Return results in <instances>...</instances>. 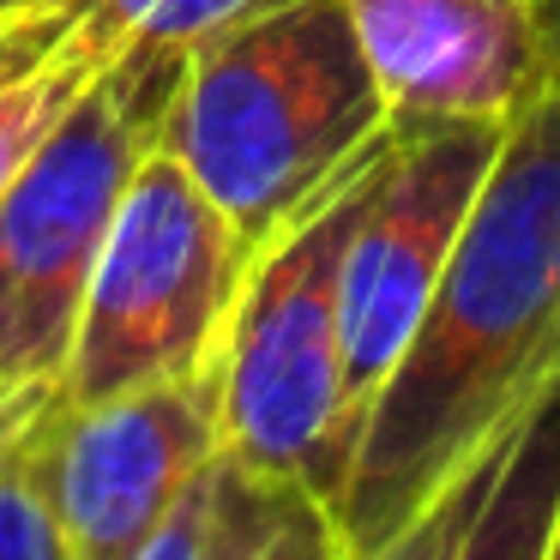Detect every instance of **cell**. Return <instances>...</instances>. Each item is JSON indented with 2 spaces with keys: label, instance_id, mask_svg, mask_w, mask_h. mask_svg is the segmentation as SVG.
<instances>
[{
  "label": "cell",
  "instance_id": "2",
  "mask_svg": "<svg viewBox=\"0 0 560 560\" xmlns=\"http://www.w3.org/2000/svg\"><path fill=\"white\" fill-rule=\"evenodd\" d=\"M386 133L392 115L350 7L295 0L187 55L163 151L266 247Z\"/></svg>",
  "mask_w": 560,
  "mask_h": 560
},
{
  "label": "cell",
  "instance_id": "3",
  "mask_svg": "<svg viewBox=\"0 0 560 560\" xmlns=\"http://www.w3.org/2000/svg\"><path fill=\"white\" fill-rule=\"evenodd\" d=\"M392 139L398 127L380 145H368L290 230L254 254L218 350L223 452L259 476L307 488L326 512L343 500V482H350L338 326L343 254L392 158Z\"/></svg>",
  "mask_w": 560,
  "mask_h": 560
},
{
  "label": "cell",
  "instance_id": "7",
  "mask_svg": "<svg viewBox=\"0 0 560 560\" xmlns=\"http://www.w3.org/2000/svg\"><path fill=\"white\" fill-rule=\"evenodd\" d=\"M218 452V362L97 404L55 398L43 416V476L67 560H139Z\"/></svg>",
  "mask_w": 560,
  "mask_h": 560
},
{
  "label": "cell",
  "instance_id": "10",
  "mask_svg": "<svg viewBox=\"0 0 560 560\" xmlns=\"http://www.w3.org/2000/svg\"><path fill=\"white\" fill-rule=\"evenodd\" d=\"M199 560H350V542L307 488L259 476L223 452L211 464V512Z\"/></svg>",
  "mask_w": 560,
  "mask_h": 560
},
{
  "label": "cell",
  "instance_id": "6",
  "mask_svg": "<svg viewBox=\"0 0 560 560\" xmlns=\"http://www.w3.org/2000/svg\"><path fill=\"white\" fill-rule=\"evenodd\" d=\"M506 133L512 127L494 121H434V127H398V139H392V158L362 206L350 254H343V295H338L350 458L355 440H362L368 404L398 368Z\"/></svg>",
  "mask_w": 560,
  "mask_h": 560
},
{
  "label": "cell",
  "instance_id": "18",
  "mask_svg": "<svg viewBox=\"0 0 560 560\" xmlns=\"http://www.w3.org/2000/svg\"><path fill=\"white\" fill-rule=\"evenodd\" d=\"M555 91H560V0H555Z\"/></svg>",
  "mask_w": 560,
  "mask_h": 560
},
{
  "label": "cell",
  "instance_id": "16",
  "mask_svg": "<svg viewBox=\"0 0 560 560\" xmlns=\"http://www.w3.org/2000/svg\"><path fill=\"white\" fill-rule=\"evenodd\" d=\"M223 458V452H218ZM206 512H211V470L194 482V494L175 506V518L158 530V542L145 548L139 560H199V548H206Z\"/></svg>",
  "mask_w": 560,
  "mask_h": 560
},
{
  "label": "cell",
  "instance_id": "4",
  "mask_svg": "<svg viewBox=\"0 0 560 560\" xmlns=\"http://www.w3.org/2000/svg\"><path fill=\"white\" fill-rule=\"evenodd\" d=\"M187 55L127 43L0 194V380L61 386L97 254L139 163L163 145Z\"/></svg>",
  "mask_w": 560,
  "mask_h": 560
},
{
  "label": "cell",
  "instance_id": "13",
  "mask_svg": "<svg viewBox=\"0 0 560 560\" xmlns=\"http://www.w3.org/2000/svg\"><path fill=\"white\" fill-rule=\"evenodd\" d=\"M295 0H91V19L109 31L115 43H145V49H175L194 55L199 43L223 37V31L266 19Z\"/></svg>",
  "mask_w": 560,
  "mask_h": 560
},
{
  "label": "cell",
  "instance_id": "9",
  "mask_svg": "<svg viewBox=\"0 0 560 560\" xmlns=\"http://www.w3.org/2000/svg\"><path fill=\"white\" fill-rule=\"evenodd\" d=\"M560 512V368L512 422L452 560H542Z\"/></svg>",
  "mask_w": 560,
  "mask_h": 560
},
{
  "label": "cell",
  "instance_id": "15",
  "mask_svg": "<svg viewBox=\"0 0 560 560\" xmlns=\"http://www.w3.org/2000/svg\"><path fill=\"white\" fill-rule=\"evenodd\" d=\"M91 0H49V7H25V13H0V79L37 67L79 31Z\"/></svg>",
  "mask_w": 560,
  "mask_h": 560
},
{
  "label": "cell",
  "instance_id": "11",
  "mask_svg": "<svg viewBox=\"0 0 560 560\" xmlns=\"http://www.w3.org/2000/svg\"><path fill=\"white\" fill-rule=\"evenodd\" d=\"M115 55H121V43H115L85 7L79 31L61 43V49L43 55V61L25 67V73L0 79V194L25 175V163L55 139V127L79 109V97L97 85L103 67H109Z\"/></svg>",
  "mask_w": 560,
  "mask_h": 560
},
{
  "label": "cell",
  "instance_id": "12",
  "mask_svg": "<svg viewBox=\"0 0 560 560\" xmlns=\"http://www.w3.org/2000/svg\"><path fill=\"white\" fill-rule=\"evenodd\" d=\"M49 404L0 440V560H67V536L49 500V476H43V416H49Z\"/></svg>",
  "mask_w": 560,
  "mask_h": 560
},
{
  "label": "cell",
  "instance_id": "17",
  "mask_svg": "<svg viewBox=\"0 0 560 560\" xmlns=\"http://www.w3.org/2000/svg\"><path fill=\"white\" fill-rule=\"evenodd\" d=\"M55 392H61V386H7V380H0V440L13 434V428H25L31 416L55 398Z\"/></svg>",
  "mask_w": 560,
  "mask_h": 560
},
{
  "label": "cell",
  "instance_id": "1",
  "mask_svg": "<svg viewBox=\"0 0 560 560\" xmlns=\"http://www.w3.org/2000/svg\"><path fill=\"white\" fill-rule=\"evenodd\" d=\"M560 368V91L518 115L464 235L362 416L343 500L350 560L386 548Z\"/></svg>",
  "mask_w": 560,
  "mask_h": 560
},
{
  "label": "cell",
  "instance_id": "19",
  "mask_svg": "<svg viewBox=\"0 0 560 560\" xmlns=\"http://www.w3.org/2000/svg\"><path fill=\"white\" fill-rule=\"evenodd\" d=\"M25 7H49V0H0V13H25Z\"/></svg>",
  "mask_w": 560,
  "mask_h": 560
},
{
  "label": "cell",
  "instance_id": "20",
  "mask_svg": "<svg viewBox=\"0 0 560 560\" xmlns=\"http://www.w3.org/2000/svg\"><path fill=\"white\" fill-rule=\"evenodd\" d=\"M542 560H560V512H555V536H548V555Z\"/></svg>",
  "mask_w": 560,
  "mask_h": 560
},
{
  "label": "cell",
  "instance_id": "14",
  "mask_svg": "<svg viewBox=\"0 0 560 560\" xmlns=\"http://www.w3.org/2000/svg\"><path fill=\"white\" fill-rule=\"evenodd\" d=\"M506 434H512V428H506ZM506 434H500L476 464H464V470L452 476V482L440 488V494L428 500V506L416 512V518L404 524V530L392 536L386 548H374L368 560H452V548H458V536H464V524H470L476 500H482L488 476H494L500 452H506Z\"/></svg>",
  "mask_w": 560,
  "mask_h": 560
},
{
  "label": "cell",
  "instance_id": "5",
  "mask_svg": "<svg viewBox=\"0 0 560 560\" xmlns=\"http://www.w3.org/2000/svg\"><path fill=\"white\" fill-rule=\"evenodd\" d=\"M254 254L259 247L223 218L218 199L158 145L97 254L61 398L97 404L211 368Z\"/></svg>",
  "mask_w": 560,
  "mask_h": 560
},
{
  "label": "cell",
  "instance_id": "8",
  "mask_svg": "<svg viewBox=\"0 0 560 560\" xmlns=\"http://www.w3.org/2000/svg\"><path fill=\"white\" fill-rule=\"evenodd\" d=\"M392 127H512L555 91V0H343Z\"/></svg>",
  "mask_w": 560,
  "mask_h": 560
}]
</instances>
